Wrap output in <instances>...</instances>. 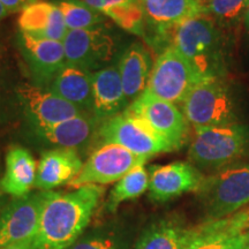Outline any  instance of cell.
Masks as SVG:
<instances>
[{"label":"cell","instance_id":"cell-1","mask_svg":"<svg viewBox=\"0 0 249 249\" xmlns=\"http://www.w3.org/2000/svg\"><path fill=\"white\" fill-rule=\"evenodd\" d=\"M105 194L99 185L68 193L49 192L40 214L33 249H67L88 229Z\"/></svg>","mask_w":249,"mask_h":249},{"label":"cell","instance_id":"cell-2","mask_svg":"<svg viewBox=\"0 0 249 249\" xmlns=\"http://www.w3.org/2000/svg\"><path fill=\"white\" fill-rule=\"evenodd\" d=\"M172 46L189 61L202 80L222 77L225 66L222 35L208 13L174 28Z\"/></svg>","mask_w":249,"mask_h":249},{"label":"cell","instance_id":"cell-3","mask_svg":"<svg viewBox=\"0 0 249 249\" xmlns=\"http://www.w3.org/2000/svg\"><path fill=\"white\" fill-rule=\"evenodd\" d=\"M249 151V128L231 124L196 127L188 150L189 160L198 170L217 172L240 164Z\"/></svg>","mask_w":249,"mask_h":249},{"label":"cell","instance_id":"cell-4","mask_svg":"<svg viewBox=\"0 0 249 249\" xmlns=\"http://www.w3.org/2000/svg\"><path fill=\"white\" fill-rule=\"evenodd\" d=\"M205 222L225 219L249 205V163L236 164L204 177L196 191Z\"/></svg>","mask_w":249,"mask_h":249},{"label":"cell","instance_id":"cell-5","mask_svg":"<svg viewBox=\"0 0 249 249\" xmlns=\"http://www.w3.org/2000/svg\"><path fill=\"white\" fill-rule=\"evenodd\" d=\"M182 113L194 128L217 127L235 123L234 105L222 77L197 83L181 104Z\"/></svg>","mask_w":249,"mask_h":249},{"label":"cell","instance_id":"cell-6","mask_svg":"<svg viewBox=\"0 0 249 249\" xmlns=\"http://www.w3.org/2000/svg\"><path fill=\"white\" fill-rule=\"evenodd\" d=\"M201 81L203 80L189 61L171 45L156 59L145 90L155 97L177 105L182 104Z\"/></svg>","mask_w":249,"mask_h":249},{"label":"cell","instance_id":"cell-7","mask_svg":"<svg viewBox=\"0 0 249 249\" xmlns=\"http://www.w3.org/2000/svg\"><path fill=\"white\" fill-rule=\"evenodd\" d=\"M98 134L103 143H114L133 154L148 158L176 151V148L144 120L126 111L102 121Z\"/></svg>","mask_w":249,"mask_h":249},{"label":"cell","instance_id":"cell-8","mask_svg":"<svg viewBox=\"0 0 249 249\" xmlns=\"http://www.w3.org/2000/svg\"><path fill=\"white\" fill-rule=\"evenodd\" d=\"M149 158L139 156L114 143H103L83 164L80 173L68 183L71 188L107 185L119 181L129 171L144 165Z\"/></svg>","mask_w":249,"mask_h":249},{"label":"cell","instance_id":"cell-9","mask_svg":"<svg viewBox=\"0 0 249 249\" xmlns=\"http://www.w3.org/2000/svg\"><path fill=\"white\" fill-rule=\"evenodd\" d=\"M124 111L141 118L178 150L188 141L189 123L176 104L155 97L144 90Z\"/></svg>","mask_w":249,"mask_h":249},{"label":"cell","instance_id":"cell-10","mask_svg":"<svg viewBox=\"0 0 249 249\" xmlns=\"http://www.w3.org/2000/svg\"><path fill=\"white\" fill-rule=\"evenodd\" d=\"M49 192L38 191L8 200L0 213V248L33 241Z\"/></svg>","mask_w":249,"mask_h":249},{"label":"cell","instance_id":"cell-11","mask_svg":"<svg viewBox=\"0 0 249 249\" xmlns=\"http://www.w3.org/2000/svg\"><path fill=\"white\" fill-rule=\"evenodd\" d=\"M66 64L95 73L105 68L114 54V40L99 28L68 30L64 40Z\"/></svg>","mask_w":249,"mask_h":249},{"label":"cell","instance_id":"cell-12","mask_svg":"<svg viewBox=\"0 0 249 249\" xmlns=\"http://www.w3.org/2000/svg\"><path fill=\"white\" fill-rule=\"evenodd\" d=\"M149 197L154 202H167L186 193L196 192L204 176L192 163L173 161L149 169Z\"/></svg>","mask_w":249,"mask_h":249},{"label":"cell","instance_id":"cell-13","mask_svg":"<svg viewBox=\"0 0 249 249\" xmlns=\"http://www.w3.org/2000/svg\"><path fill=\"white\" fill-rule=\"evenodd\" d=\"M18 45L26 60L35 86H51L52 81L66 65L62 42L37 38L27 34H18Z\"/></svg>","mask_w":249,"mask_h":249},{"label":"cell","instance_id":"cell-14","mask_svg":"<svg viewBox=\"0 0 249 249\" xmlns=\"http://www.w3.org/2000/svg\"><path fill=\"white\" fill-rule=\"evenodd\" d=\"M18 97L24 110L36 127H45L59 124L85 112L59 97L51 89L24 83L18 88Z\"/></svg>","mask_w":249,"mask_h":249},{"label":"cell","instance_id":"cell-15","mask_svg":"<svg viewBox=\"0 0 249 249\" xmlns=\"http://www.w3.org/2000/svg\"><path fill=\"white\" fill-rule=\"evenodd\" d=\"M195 233L181 217L169 214L152 220L136 236L133 249H186Z\"/></svg>","mask_w":249,"mask_h":249},{"label":"cell","instance_id":"cell-16","mask_svg":"<svg viewBox=\"0 0 249 249\" xmlns=\"http://www.w3.org/2000/svg\"><path fill=\"white\" fill-rule=\"evenodd\" d=\"M83 164L79 151L74 149L57 148L44 151L37 164L35 188L48 192L68 185L80 173Z\"/></svg>","mask_w":249,"mask_h":249},{"label":"cell","instance_id":"cell-17","mask_svg":"<svg viewBox=\"0 0 249 249\" xmlns=\"http://www.w3.org/2000/svg\"><path fill=\"white\" fill-rule=\"evenodd\" d=\"M118 67L108 66L92 73V114L99 121L117 116L127 107Z\"/></svg>","mask_w":249,"mask_h":249},{"label":"cell","instance_id":"cell-18","mask_svg":"<svg viewBox=\"0 0 249 249\" xmlns=\"http://www.w3.org/2000/svg\"><path fill=\"white\" fill-rule=\"evenodd\" d=\"M18 24L21 33L59 42L64 40L68 31L57 4L39 0L21 11Z\"/></svg>","mask_w":249,"mask_h":249},{"label":"cell","instance_id":"cell-19","mask_svg":"<svg viewBox=\"0 0 249 249\" xmlns=\"http://www.w3.org/2000/svg\"><path fill=\"white\" fill-rule=\"evenodd\" d=\"M145 20L160 33H172L187 20L208 13L207 6L196 0H140Z\"/></svg>","mask_w":249,"mask_h":249},{"label":"cell","instance_id":"cell-20","mask_svg":"<svg viewBox=\"0 0 249 249\" xmlns=\"http://www.w3.org/2000/svg\"><path fill=\"white\" fill-rule=\"evenodd\" d=\"M37 163L26 148L14 145L9 148L5 158V171L1 186L11 197H22L35 188Z\"/></svg>","mask_w":249,"mask_h":249},{"label":"cell","instance_id":"cell-21","mask_svg":"<svg viewBox=\"0 0 249 249\" xmlns=\"http://www.w3.org/2000/svg\"><path fill=\"white\" fill-rule=\"evenodd\" d=\"M98 124L99 120L93 114L83 113L51 126L36 127V134L55 147L77 151L91 139Z\"/></svg>","mask_w":249,"mask_h":249},{"label":"cell","instance_id":"cell-22","mask_svg":"<svg viewBox=\"0 0 249 249\" xmlns=\"http://www.w3.org/2000/svg\"><path fill=\"white\" fill-rule=\"evenodd\" d=\"M50 89L85 113L92 112V73L66 64Z\"/></svg>","mask_w":249,"mask_h":249},{"label":"cell","instance_id":"cell-23","mask_svg":"<svg viewBox=\"0 0 249 249\" xmlns=\"http://www.w3.org/2000/svg\"><path fill=\"white\" fill-rule=\"evenodd\" d=\"M118 70L127 101H135L147 88L152 71L148 50L142 44L134 43L121 55Z\"/></svg>","mask_w":249,"mask_h":249},{"label":"cell","instance_id":"cell-24","mask_svg":"<svg viewBox=\"0 0 249 249\" xmlns=\"http://www.w3.org/2000/svg\"><path fill=\"white\" fill-rule=\"evenodd\" d=\"M135 231L128 224L112 219L87 229L67 249H133Z\"/></svg>","mask_w":249,"mask_h":249},{"label":"cell","instance_id":"cell-25","mask_svg":"<svg viewBox=\"0 0 249 249\" xmlns=\"http://www.w3.org/2000/svg\"><path fill=\"white\" fill-rule=\"evenodd\" d=\"M249 230L232 232L223 229L218 220L195 226V233L186 249H247Z\"/></svg>","mask_w":249,"mask_h":249},{"label":"cell","instance_id":"cell-26","mask_svg":"<svg viewBox=\"0 0 249 249\" xmlns=\"http://www.w3.org/2000/svg\"><path fill=\"white\" fill-rule=\"evenodd\" d=\"M101 12L129 33L142 35L144 30V12L140 0H81Z\"/></svg>","mask_w":249,"mask_h":249},{"label":"cell","instance_id":"cell-27","mask_svg":"<svg viewBox=\"0 0 249 249\" xmlns=\"http://www.w3.org/2000/svg\"><path fill=\"white\" fill-rule=\"evenodd\" d=\"M149 188V172L144 165H139L123 177L110 192L104 210L114 213L124 202L138 198Z\"/></svg>","mask_w":249,"mask_h":249},{"label":"cell","instance_id":"cell-28","mask_svg":"<svg viewBox=\"0 0 249 249\" xmlns=\"http://www.w3.org/2000/svg\"><path fill=\"white\" fill-rule=\"evenodd\" d=\"M68 30L96 28L105 21L104 14L80 0H60L57 2Z\"/></svg>","mask_w":249,"mask_h":249},{"label":"cell","instance_id":"cell-29","mask_svg":"<svg viewBox=\"0 0 249 249\" xmlns=\"http://www.w3.org/2000/svg\"><path fill=\"white\" fill-rule=\"evenodd\" d=\"M249 5V0H210L208 2V14L222 21L234 20Z\"/></svg>","mask_w":249,"mask_h":249},{"label":"cell","instance_id":"cell-30","mask_svg":"<svg viewBox=\"0 0 249 249\" xmlns=\"http://www.w3.org/2000/svg\"><path fill=\"white\" fill-rule=\"evenodd\" d=\"M220 226L227 231L242 232L249 230V205L233 216L219 220Z\"/></svg>","mask_w":249,"mask_h":249},{"label":"cell","instance_id":"cell-31","mask_svg":"<svg viewBox=\"0 0 249 249\" xmlns=\"http://www.w3.org/2000/svg\"><path fill=\"white\" fill-rule=\"evenodd\" d=\"M37 0H0L4 7L7 9L8 13H15V12H21L28 5L33 4Z\"/></svg>","mask_w":249,"mask_h":249},{"label":"cell","instance_id":"cell-32","mask_svg":"<svg viewBox=\"0 0 249 249\" xmlns=\"http://www.w3.org/2000/svg\"><path fill=\"white\" fill-rule=\"evenodd\" d=\"M0 249H33V241L18 242V244L6 246V247H1Z\"/></svg>","mask_w":249,"mask_h":249},{"label":"cell","instance_id":"cell-33","mask_svg":"<svg viewBox=\"0 0 249 249\" xmlns=\"http://www.w3.org/2000/svg\"><path fill=\"white\" fill-rule=\"evenodd\" d=\"M1 179H2V173H1V169H0V213H1L2 209L5 208V205L7 204V196L5 194L4 189H2V186H1Z\"/></svg>","mask_w":249,"mask_h":249},{"label":"cell","instance_id":"cell-34","mask_svg":"<svg viewBox=\"0 0 249 249\" xmlns=\"http://www.w3.org/2000/svg\"><path fill=\"white\" fill-rule=\"evenodd\" d=\"M244 18H245V23L247 26L248 30H249V5L246 7L245 12H244Z\"/></svg>","mask_w":249,"mask_h":249},{"label":"cell","instance_id":"cell-35","mask_svg":"<svg viewBox=\"0 0 249 249\" xmlns=\"http://www.w3.org/2000/svg\"><path fill=\"white\" fill-rule=\"evenodd\" d=\"M7 14H8L7 9H6L4 7V5H2L1 2H0V20H2V18H4Z\"/></svg>","mask_w":249,"mask_h":249},{"label":"cell","instance_id":"cell-36","mask_svg":"<svg viewBox=\"0 0 249 249\" xmlns=\"http://www.w3.org/2000/svg\"><path fill=\"white\" fill-rule=\"evenodd\" d=\"M196 1L201 2V4H203V5H204V2H205V1H210V0H196Z\"/></svg>","mask_w":249,"mask_h":249},{"label":"cell","instance_id":"cell-37","mask_svg":"<svg viewBox=\"0 0 249 249\" xmlns=\"http://www.w3.org/2000/svg\"><path fill=\"white\" fill-rule=\"evenodd\" d=\"M247 249H249V242H248V245H247Z\"/></svg>","mask_w":249,"mask_h":249}]
</instances>
